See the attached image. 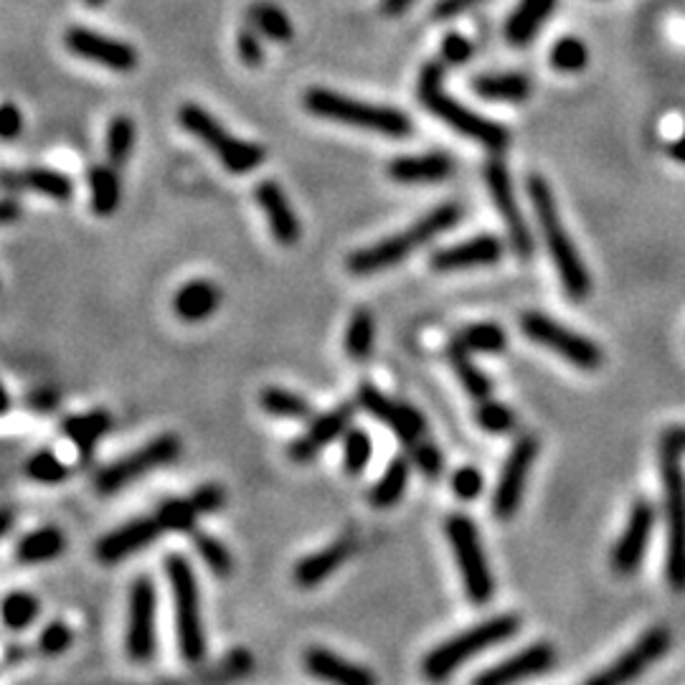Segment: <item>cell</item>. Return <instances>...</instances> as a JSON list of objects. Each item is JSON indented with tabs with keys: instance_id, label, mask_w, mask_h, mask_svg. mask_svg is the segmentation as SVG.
<instances>
[{
	"instance_id": "1",
	"label": "cell",
	"mask_w": 685,
	"mask_h": 685,
	"mask_svg": "<svg viewBox=\"0 0 685 685\" xmlns=\"http://www.w3.org/2000/svg\"><path fill=\"white\" fill-rule=\"evenodd\" d=\"M528 198L533 203V213L538 219L540 236H544L548 254L553 259L556 272H559L563 292H566L571 300H586V295L591 292V277L586 272V266L578 257V251L571 241V236L566 228H563V221L559 216V209H556L553 201V190L548 186V180L544 175H531L528 183Z\"/></svg>"
},
{
	"instance_id": "2",
	"label": "cell",
	"mask_w": 685,
	"mask_h": 685,
	"mask_svg": "<svg viewBox=\"0 0 685 685\" xmlns=\"http://www.w3.org/2000/svg\"><path fill=\"white\" fill-rule=\"evenodd\" d=\"M462 219V205L460 203H441L437 209L426 213L411 224L403 232L388 236V239L371 244V247L358 249L348 257V272L365 277V274H376L391 266L401 264L409 254H414L416 249H422L424 244H429L434 236H439L447 228L457 226V221Z\"/></svg>"
},
{
	"instance_id": "3",
	"label": "cell",
	"mask_w": 685,
	"mask_h": 685,
	"mask_svg": "<svg viewBox=\"0 0 685 685\" xmlns=\"http://www.w3.org/2000/svg\"><path fill=\"white\" fill-rule=\"evenodd\" d=\"M419 102L426 107L434 117L445 122L460 133L468 140L483 145L485 150L502 152L510 145V133L506 127L495 125V122L479 117L477 112L468 110V107L457 102L441 87V66L439 64H426L419 76Z\"/></svg>"
},
{
	"instance_id": "4",
	"label": "cell",
	"mask_w": 685,
	"mask_h": 685,
	"mask_svg": "<svg viewBox=\"0 0 685 685\" xmlns=\"http://www.w3.org/2000/svg\"><path fill=\"white\" fill-rule=\"evenodd\" d=\"M302 104L320 120L338 122V125L369 129L386 137H407L414 125H411L409 114H403L396 107L384 104H369L361 99L342 97L331 89H310L304 95Z\"/></svg>"
},
{
	"instance_id": "5",
	"label": "cell",
	"mask_w": 685,
	"mask_h": 685,
	"mask_svg": "<svg viewBox=\"0 0 685 685\" xmlns=\"http://www.w3.org/2000/svg\"><path fill=\"white\" fill-rule=\"evenodd\" d=\"M165 576L171 584L175 635L183 660L198 665L205 658V630L201 616V591H198L196 571L186 556L171 553L165 559Z\"/></svg>"
},
{
	"instance_id": "6",
	"label": "cell",
	"mask_w": 685,
	"mask_h": 685,
	"mask_svg": "<svg viewBox=\"0 0 685 685\" xmlns=\"http://www.w3.org/2000/svg\"><path fill=\"white\" fill-rule=\"evenodd\" d=\"M518 630H521V620H518L515 614L490 616V620L479 622L472 630L462 632V635L434 647L422 662L424 675L429 677V681H445V677L452 675L462 662H468L470 658H475V655L515 637Z\"/></svg>"
},
{
	"instance_id": "7",
	"label": "cell",
	"mask_w": 685,
	"mask_h": 685,
	"mask_svg": "<svg viewBox=\"0 0 685 685\" xmlns=\"http://www.w3.org/2000/svg\"><path fill=\"white\" fill-rule=\"evenodd\" d=\"M660 477L668 518L665 574L675 591H685V472L681 452L668 445L660 449Z\"/></svg>"
},
{
	"instance_id": "8",
	"label": "cell",
	"mask_w": 685,
	"mask_h": 685,
	"mask_svg": "<svg viewBox=\"0 0 685 685\" xmlns=\"http://www.w3.org/2000/svg\"><path fill=\"white\" fill-rule=\"evenodd\" d=\"M178 122L198 142H203L205 148L219 158V163L224 165L228 173L239 175L251 173L266 160V152L259 148V145L234 137L209 110H203V107L183 104L178 110Z\"/></svg>"
},
{
	"instance_id": "9",
	"label": "cell",
	"mask_w": 685,
	"mask_h": 685,
	"mask_svg": "<svg viewBox=\"0 0 685 685\" xmlns=\"http://www.w3.org/2000/svg\"><path fill=\"white\" fill-rule=\"evenodd\" d=\"M447 538L452 544L457 569H460V576L464 582V594L472 605L483 607L493 599V574L490 566H487L483 544H479L477 528L472 523V518L454 513L447 518Z\"/></svg>"
},
{
	"instance_id": "10",
	"label": "cell",
	"mask_w": 685,
	"mask_h": 685,
	"mask_svg": "<svg viewBox=\"0 0 685 685\" xmlns=\"http://www.w3.org/2000/svg\"><path fill=\"white\" fill-rule=\"evenodd\" d=\"M180 452H183V445L175 434H160V437L150 439L148 445L137 447L135 452L120 457L117 462L107 464V468L99 470L95 477L97 493L114 495V493L125 490V487L133 485L135 479H140L145 475H150V472L173 464L180 457Z\"/></svg>"
},
{
	"instance_id": "11",
	"label": "cell",
	"mask_w": 685,
	"mask_h": 685,
	"mask_svg": "<svg viewBox=\"0 0 685 685\" xmlns=\"http://www.w3.org/2000/svg\"><path fill=\"white\" fill-rule=\"evenodd\" d=\"M521 331L525 338L553 350L556 356H561L563 361L576 365V369L597 371L601 365V348L597 342L561 325L559 320L544 315V312H525L521 317Z\"/></svg>"
},
{
	"instance_id": "12",
	"label": "cell",
	"mask_w": 685,
	"mask_h": 685,
	"mask_svg": "<svg viewBox=\"0 0 685 685\" xmlns=\"http://www.w3.org/2000/svg\"><path fill=\"white\" fill-rule=\"evenodd\" d=\"M158 591L150 576H137L129 586L125 650L133 662H150L158 647Z\"/></svg>"
},
{
	"instance_id": "13",
	"label": "cell",
	"mask_w": 685,
	"mask_h": 685,
	"mask_svg": "<svg viewBox=\"0 0 685 685\" xmlns=\"http://www.w3.org/2000/svg\"><path fill=\"white\" fill-rule=\"evenodd\" d=\"M538 457V439L525 434L510 449L508 460L502 462L498 485H495L493 493V515L498 521H510L518 513L523 500L525 483H528L531 468Z\"/></svg>"
},
{
	"instance_id": "14",
	"label": "cell",
	"mask_w": 685,
	"mask_h": 685,
	"mask_svg": "<svg viewBox=\"0 0 685 685\" xmlns=\"http://www.w3.org/2000/svg\"><path fill=\"white\" fill-rule=\"evenodd\" d=\"M485 183L495 201V209H498L500 213L502 226H506L510 249L515 251L518 259L528 262V259L533 257V249H536V244H533L528 221L523 219L521 209H518L513 183H510V173H508V167L502 165V160H490V163L485 165Z\"/></svg>"
},
{
	"instance_id": "15",
	"label": "cell",
	"mask_w": 685,
	"mask_h": 685,
	"mask_svg": "<svg viewBox=\"0 0 685 685\" xmlns=\"http://www.w3.org/2000/svg\"><path fill=\"white\" fill-rule=\"evenodd\" d=\"M670 632L665 627L647 630L627 652H622L612 665L601 670V673L589 677V685H622L635 681L645 673L652 662H658L670 647Z\"/></svg>"
},
{
	"instance_id": "16",
	"label": "cell",
	"mask_w": 685,
	"mask_h": 685,
	"mask_svg": "<svg viewBox=\"0 0 685 685\" xmlns=\"http://www.w3.org/2000/svg\"><path fill=\"white\" fill-rule=\"evenodd\" d=\"M356 401H358V407H363L371 416H376L381 424H386L388 429H394L396 437H399L407 447H411L419 439H424V429H426L424 416L419 414L414 407H409V403H399V401L388 399L384 391H378V388L371 384L358 386Z\"/></svg>"
},
{
	"instance_id": "17",
	"label": "cell",
	"mask_w": 685,
	"mask_h": 685,
	"mask_svg": "<svg viewBox=\"0 0 685 685\" xmlns=\"http://www.w3.org/2000/svg\"><path fill=\"white\" fill-rule=\"evenodd\" d=\"M64 41L66 49L76 53L79 59L95 61L99 66L112 68V72H133L137 66V51L133 46L117 41V38L97 34V30L74 26L66 30Z\"/></svg>"
},
{
	"instance_id": "18",
	"label": "cell",
	"mask_w": 685,
	"mask_h": 685,
	"mask_svg": "<svg viewBox=\"0 0 685 685\" xmlns=\"http://www.w3.org/2000/svg\"><path fill=\"white\" fill-rule=\"evenodd\" d=\"M655 525V508L647 500H637L630 510L627 525H624L620 540L612 551V566L616 574H635L639 561L650 544Z\"/></svg>"
},
{
	"instance_id": "19",
	"label": "cell",
	"mask_w": 685,
	"mask_h": 685,
	"mask_svg": "<svg viewBox=\"0 0 685 685\" xmlns=\"http://www.w3.org/2000/svg\"><path fill=\"white\" fill-rule=\"evenodd\" d=\"M163 525H160L158 515L150 513L145 518H135L127 525H120L112 533L99 540L95 548V556L102 563H117L122 559H129V556L142 551V548L152 546L158 540V536H163Z\"/></svg>"
},
{
	"instance_id": "20",
	"label": "cell",
	"mask_w": 685,
	"mask_h": 685,
	"mask_svg": "<svg viewBox=\"0 0 685 685\" xmlns=\"http://www.w3.org/2000/svg\"><path fill=\"white\" fill-rule=\"evenodd\" d=\"M506 244L495 234H479L468 241L452 244V247L439 249L432 254V266L437 272H457V270H475V266L498 264Z\"/></svg>"
},
{
	"instance_id": "21",
	"label": "cell",
	"mask_w": 685,
	"mask_h": 685,
	"mask_svg": "<svg viewBox=\"0 0 685 685\" xmlns=\"http://www.w3.org/2000/svg\"><path fill=\"white\" fill-rule=\"evenodd\" d=\"M353 403H340V407H335L331 411H325V414H320L315 422H310V429L302 434V437H297L289 441L287 447V454L292 457L295 462H312L317 457V452L323 447L331 445L333 439H338L342 432L350 426V419H353Z\"/></svg>"
},
{
	"instance_id": "22",
	"label": "cell",
	"mask_w": 685,
	"mask_h": 685,
	"mask_svg": "<svg viewBox=\"0 0 685 685\" xmlns=\"http://www.w3.org/2000/svg\"><path fill=\"white\" fill-rule=\"evenodd\" d=\"M556 652L553 647L548 643H536L525 650L515 652L513 658L498 662L485 673H479L475 677L477 685H508V683H518L525 681V677H536L540 673H546L548 668L553 665Z\"/></svg>"
},
{
	"instance_id": "23",
	"label": "cell",
	"mask_w": 685,
	"mask_h": 685,
	"mask_svg": "<svg viewBox=\"0 0 685 685\" xmlns=\"http://www.w3.org/2000/svg\"><path fill=\"white\" fill-rule=\"evenodd\" d=\"M254 198L259 209L264 211L274 241L282 244V247H295L297 239H300V221H297L292 205L287 201V194L282 190L279 183L262 180L254 188Z\"/></svg>"
},
{
	"instance_id": "24",
	"label": "cell",
	"mask_w": 685,
	"mask_h": 685,
	"mask_svg": "<svg viewBox=\"0 0 685 685\" xmlns=\"http://www.w3.org/2000/svg\"><path fill=\"white\" fill-rule=\"evenodd\" d=\"M454 173V160L447 152H426V155H399L388 163L391 180L403 186H426L441 183Z\"/></svg>"
},
{
	"instance_id": "25",
	"label": "cell",
	"mask_w": 685,
	"mask_h": 685,
	"mask_svg": "<svg viewBox=\"0 0 685 685\" xmlns=\"http://www.w3.org/2000/svg\"><path fill=\"white\" fill-rule=\"evenodd\" d=\"M0 186L11 190H36V194L49 196L51 201L66 203L74 196V183L66 173L53 171V167H26V171H5L0 173Z\"/></svg>"
},
{
	"instance_id": "26",
	"label": "cell",
	"mask_w": 685,
	"mask_h": 685,
	"mask_svg": "<svg viewBox=\"0 0 685 685\" xmlns=\"http://www.w3.org/2000/svg\"><path fill=\"white\" fill-rule=\"evenodd\" d=\"M304 668H308L310 675L320 677V681H331L338 685H373V681H376L365 668L325 650V647H310L304 652Z\"/></svg>"
},
{
	"instance_id": "27",
	"label": "cell",
	"mask_w": 685,
	"mask_h": 685,
	"mask_svg": "<svg viewBox=\"0 0 685 685\" xmlns=\"http://www.w3.org/2000/svg\"><path fill=\"white\" fill-rule=\"evenodd\" d=\"M353 553V544L346 538L335 540V544L320 548V551L304 556V559L297 561V566L292 571L295 584L300 589H315L320 582H325L327 576L335 574L342 563H346L348 556Z\"/></svg>"
},
{
	"instance_id": "28",
	"label": "cell",
	"mask_w": 685,
	"mask_h": 685,
	"mask_svg": "<svg viewBox=\"0 0 685 685\" xmlns=\"http://www.w3.org/2000/svg\"><path fill=\"white\" fill-rule=\"evenodd\" d=\"M221 304V289L211 279H190L173 297V312L183 323H203Z\"/></svg>"
},
{
	"instance_id": "29",
	"label": "cell",
	"mask_w": 685,
	"mask_h": 685,
	"mask_svg": "<svg viewBox=\"0 0 685 685\" xmlns=\"http://www.w3.org/2000/svg\"><path fill=\"white\" fill-rule=\"evenodd\" d=\"M556 0H521L506 23V38L513 46H528L536 38L538 28L553 13Z\"/></svg>"
},
{
	"instance_id": "30",
	"label": "cell",
	"mask_w": 685,
	"mask_h": 685,
	"mask_svg": "<svg viewBox=\"0 0 685 685\" xmlns=\"http://www.w3.org/2000/svg\"><path fill=\"white\" fill-rule=\"evenodd\" d=\"M477 97L487 102H506V104H521L531 97V79L525 74L508 72V74H479L472 82Z\"/></svg>"
},
{
	"instance_id": "31",
	"label": "cell",
	"mask_w": 685,
	"mask_h": 685,
	"mask_svg": "<svg viewBox=\"0 0 685 685\" xmlns=\"http://www.w3.org/2000/svg\"><path fill=\"white\" fill-rule=\"evenodd\" d=\"M61 429H64V437L72 441L82 454H89L91 449L97 447V441L112 429V416L110 411L104 409H91L87 414L66 416Z\"/></svg>"
},
{
	"instance_id": "32",
	"label": "cell",
	"mask_w": 685,
	"mask_h": 685,
	"mask_svg": "<svg viewBox=\"0 0 685 685\" xmlns=\"http://www.w3.org/2000/svg\"><path fill=\"white\" fill-rule=\"evenodd\" d=\"M66 548V536L64 531L57 528V525H43V528H36L26 533L15 546V559L21 563H46L59 559Z\"/></svg>"
},
{
	"instance_id": "33",
	"label": "cell",
	"mask_w": 685,
	"mask_h": 685,
	"mask_svg": "<svg viewBox=\"0 0 685 685\" xmlns=\"http://www.w3.org/2000/svg\"><path fill=\"white\" fill-rule=\"evenodd\" d=\"M91 211L97 216H112L122 203V180L114 165H95L89 171Z\"/></svg>"
},
{
	"instance_id": "34",
	"label": "cell",
	"mask_w": 685,
	"mask_h": 685,
	"mask_svg": "<svg viewBox=\"0 0 685 685\" xmlns=\"http://www.w3.org/2000/svg\"><path fill=\"white\" fill-rule=\"evenodd\" d=\"M409 485V462L403 457H396V460L388 464L384 470V475L378 477V483L371 487L369 500L373 508L384 510V508H394L396 502L403 498Z\"/></svg>"
},
{
	"instance_id": "35",
	"label": "cell",
	"mask_w": 685,
	"mask_h": 685,
	"mask_svg": "<svg viewBox=\"0 0 685 685\" xmlns=\"http://www.w3.org/2000/svg\"><path fill=\"white\" fill-rule=\"evenodd\" d=\"M346 353L350 361L363 363L369 361L373 353V346H376V323H373V315L369 310H356L353 317L346 327Z\"/></svg>"
},
{
	"instance_id": "36",
	"label": "cell",
	"mask_w": 685,
	"mask_h": 685,
	"mask_svg": "<svg viewBox=\"0 0 685 685\" xmlns=\"http://www.w3.org/2000/svg\"><path fill=\"white\" fill-rule=\"evenodd\" d=\"M454 342L470 353H502L508 348V335L498 323H475L462 327Z\"/></svg>"
},
{
	"instance_id": "37",
	"label": "cell",
	"mask_w": 685,
	"mask_h": 685,
	"mask_svg": "<svg viewBox=\"0 0 685 685\" xmlns=\"http://www.w3.org/2000/svg\"><path fill=\"white\" fill-rule=\"evenodd\" d=\"M38 614H41V605L28 591H11L0 601V622L11 632L28 630Z\"/></svg>"
},
{
	"instance_id": "38",
	"label": "cell",
	"mask_w": 685,
	"mask_h": 685,
	"mask_svg": "<svg viewBox=\"0 0 685 685\" xmlns=\"http://www.w3.org/2000/svg\"><path fill=\"white\" fill-rule=\"evenodd\" d=\"M259 403H262V409L272 416L300 419V422H304V419H312L310 401L302 399L300 394L287 391V388H279V386L264 388V391L259 394Z\"/></svg>"
},
{
	"instance_id": "39",
	"label": "cell",
	"mask_w": 685,
	"mask_h": 685,
	"mask_svg": "<svg viewBox=\"0 0 685 685\" xmlns=\"http://www.w3.org/2000/svg\"><path fill=\"white\" fill-rule=\"evenodd\" d=\"M449 363H452L457 378H460L464 391H468L472 399H485V396H490L493 381L472 363L470 350H464L457 346V342H452V346H449Z\"/></svg>"
},
{
	"instance_id": "40",
	"label": "cell",
	"mask_w": 685,
	"mask_h": 685,
	"mask_svg": "<svg viewBox=\"0 0 685 685\" xmlns=\"http://www.w3.org/2000/svg\"><path fill=\"white\" fill-rule=\"evenodd\" d=\"M249 21L259 34L272 38L277 43L292 41V23H289L287 13L274 3H254L249 8Z\"/></svg>"
},
{
	"instance_id": "41",
	"label": "cell",
	"mask_w": 685,
	"mask_h": 685,
	"mask_svg": "<svg viewBox=\"0 0 685 685\" xmlns=\"http://www.w3.org/2000/svg\"><path fill=\"white\" fill-rule=\"evenodd\" d=\"M135 148V122L125 117V114H117L107 127V158H110V165L120 167L127 165L129 155H133Z\"/></svg>"
},
{
	"instance_id": "42",
	"label": "cell",
	"mask_w": 685,
	"mask_h": 685,
	"mask_svg": "<svg viewBox=\"0 0 685 685\" xmlns=\"http://www.w3.org/2000/svg\"><path fill=\"white\" fill-rule=\"evenodd\" d=\"M165 533H190L196 528L198 510L190 498H171L152 510Z\"/></svg>"
},
{
	"instance_id": "43",
	"label": "cell",
	"mask_w": 685,
	"mask_h": 685,
	"mask_svg": "<svg viewBox=\"0 0 685 685\" xmlns=\"http://www.w3.org/2000/svg\"><path fill=\"white\" fill-rule=\"evenodd\" d=\"M371 452L373 445L369 432L356 429V426L342 432V470H346L348 475H361V472L369 468Z\"/></svg>"
},
{
	"instance_id": "44",
	"label": "cell",
	"mask_w": 685,
	"mask_h": 685,
	"mask_svg": "<svg viewBox=\"0 0 685 685\" xmlns=\"http://www.w3.org/2000/svg\"><path fill=\"white\" fill-rule=\"evenodd\" d=\"M548 59H551V66L556 68V72L574 74V72H582V68L589 64V49H586V43L582 41V38L563 36L553 43L551 57Z\"/></svg>"
},
{
	"instance_id": "45",
	"label": "cell",
	"mask_w": 685,
	"mask_h": 685,
	"mask_svg": "<svg viewBox=\"0 0 685 685\" xmlns=\"http://www.w3.org/2000/svg\"><path fill=\"white\" fill-rule=\"evenodd\" d=\"M26 475L34 483L41 485H59L68 477V464L53 452V449H38V452L26 462Z\"/></svg>"
},
{
	"instance_id": "46",
	"label": "cell",
	"mask_w": 685,
	"mask_h": 685,
	"mask_svg": "<svg viewBox=\"0 0 685 685\" xmlns=\"http://www.w3.org/2000/svg\"><path fill=\"white\" fill-rule=\"evenodd\" d=\"M475 422L479 429H485L487 434H508V432H513V426H515V414H513V409L506 407V403L485 396V399H477Z\"/></svg>"
},
{
	"instance_id": "47",
	"label": "cell",
	"mask_w": 685,
	"mask_h": 685,
	"mask_svg": "<svg viewBox=\"0 0 685 685\" xmlns=\"http://www.w3.org/2000/svg\"><path fill=\"white\" fill-rule=\"evenodd\" d=\"M194 546L198 556H201L205 566L211 569V574L216 576H228L234 571V559H232V551L221 544L219 538L209 536V533H194Z\"/></svg>"
},
{
	"instance_id": "48",
	"label": "cell",
	"mask_w": 685,
	"mask_h": 685,
	"mask_svg": "<svg viewBox=\"0 0 685 685\" xmlns=\"http://www.w3.org/2000/svg\"><path fill=\"white\" fill-rule=\"evenodd\" d=\"M72 643H74L72 627H68L66 622L53 620L46 624L41 635H38V652L46 655V658H57V655L66 652Z\"/></svg>"
},
{
	"instance_id": "49",
	"label": "cell",
	"mask_w": 685,
	"mask_h": 685,
	"mask_svg": "<svg viewBox=\"0 0 685 685\" xmlns=\"http://www.w3.org/2000/svg\"><path fill=\"white\" fill-rule=\"evenodd\" d=\"M483 472H479L477 468H472V464H464V468H460L452 475V490L460 500H475L479 493H483Z\"/></svg>"
},
{
	"instance_id": "50",
	"label": "cell",
	"mask_w": 685,
	"mask_h": 685,
	"mask_svg": "<svg viewBox=\"0 0 685 685\" xmlns=\"http://www.w3.org/2000/svg\"><path fill=\"white\" fill-rule=\"evenodd\" d=\"M409 449H411V462L416 464L422 475H426V477H437L439 475V472H441V454H439V449L434 447L429 439H419Z\"/></svg>"
},
{
	"instance_id": "51",
	"label": "cell",
	"mask_w": 685,
	"mask_h": 685,
	"mask_svg": "<svg viewBox=\"0 0 685 685\" xmlns=\"http://www.w3.org/2000/svg\"><path fill=\"white\" fill-rule=\"evenodd\" d=\"M190 502H194V508L198 510V515H205V513H216V510L224 508L226 502V490L216 483H205L201 487H196L194 493L188 495Z\"/></svg>"
},
{
	"instance_id": "52",
	"label": "cell",
	"mask_w": 685,
	"mask_h": 685,
	"mask_svg": "<svg viewBox=\"0 0 685 685\" xmlns=\"http://www.w3.org/2000/svg\"><path fill=\"white\" fill-rule=\"evenodd\" d=\"M236 51H239V59L247 66H259L264 61V49L259 36L251 28H241L239 36H236Z\"/></svg>"
},
{
	"instance_id": "53",
	"label": "cell",
	"mask_w": 685,
	"mask_h": 685,
	"mask_svg": "<svg viewBox=\"0 0 685 685\" xmlns=\"http://www.w3.org/2000/svg\"><path fill=\"white\" fill-rule=\"evenodd\" d=\"M472 51H475L472 49V43L460 34H447L439 49L441 59H445L447 64H464V61L472 59Z\"/></svg>"
},
{
	"instance_id": "54",
	"label": "cell",
	"mask_w": 685,
	"mask_h": 685,
	"mask_svg": "<svg viewBox=\"0 0 685 685\" xmlns=\"http://www.w3.org/2000/svg\"><path fill=\"white\" fill-rule=\"evenodd\" d=\"M21 133H23V112L11 102L0 104V140L11 142Z\"/></svg>"
},
{
	"instance_id": "55",
	"label": "cell",
	"mask_w": 685,
	"mask_h": 685,
	"mask_svg": "<svg viewBox=\"0 0 685 685\" xmlns=\"http://www.w3.org/2000/svg\"><path fill=\"white\" fill-rule=\"evenodd\" d=\"M477 3H483V0H439V3L434 5V18L437 21L454 18V15L464 13L468 8H475Z\"/></svg>"
},
{
	"instance_id": "56",
	"label": "cell",
	"mask_w": 685,
	"mask_h": 685,
	"mask_svg": "<svg viewBox=\"0 0 685 685\" xmlns=\"http://www.w3.org/2000/svg\"><path fill=\"white\" fill-rule=\"evenodd\" d=\"M21 219V205L13 198H0V226L15 224Z\"/></svg>"
},
{
	"instance_id": "57",
	"label": "cell",
	"mask_w": 685,
	"mask_h": 685,
	"mask_svg": "<svg viewBox=\"0 0 685 685\" xmlns=\"http://www.w3.org/2000/svg\"><path fill=\"white\" fill-rule=\"evenodd\" d=\"M662 445L673 447L683 454L685 452V426H673V429L665 434V439H662Z\"/></svg>"
},
{
	"instance_id": "58",
	"label": "cell",
	"mask_w": 685,
	"mask_h": 685,
	"mask_svg": "<svg viewBox=\"0 0 685 685\" xmlns=\"http://www.w3.org/2000/svg\"><path fill=\"white\" fill-rule=\"evenodd\" d=\"M13 523H15V510L8 506L0 508V540L8 536V531L13 528Z\"/></svg>"
},
{
	"instance_id": "59",
	"label": "cell",
	"mask_w": 685,
	"mask_h": 685,
	"mask_svg": "<svg viewBox=\"0 0 685 685\" xmlns=\"http://www.w3.org/2000/svg\"><path fill=\"white\" fill-rule=\"evenodd\" d=\"M668 155L673 158L675 163L685 165V129H683V135L677 137L675 142H670V145H668Z\"/></svg>"
},
{
	"instance_id": "60",
	"label": "cell",
	"mask_w": 685,
	"mask_h": 685,
	"mask_svg": "<svg viewBox=\"0 0 685 685\" xmlns=\"http://www.w3.org/2000/svg\"><path fill=\"white\" fill-rule=\"evenodd\" d=\"M416 0H384V13L388 15H399L407 11V8L414 5Z\"/></svg>"
},
{
	"instance_id": "61",
	"label": "cell",
	"mask_w": 685,
	"mask_h": 685,
	"mask_svg": "<svg viewBox=\"0 0 685 685\" xmlns=\"http://www.w3.org/2000/svg\"><path fill=\"white\" fill-rule=\"evenodd\" d=\"M28 658V650L26 647H21V645H11L5 650V660L8 662H18V660H26Z\"/></svg>"
},
{
	"instance_id": "62",
	"label": "cell",
	"mask_w": 685,
	"mask_h": 685,
	"mask_svg": "<svg viewBox=\"0 0 685 685\" xmlns=\"http://www.w3.org/2000/svg\"><path fill=\"white\" fill-rule=\"evenodd\" d=\"M11 409V396H8V391H5V386L0 384V414H5V411Z\"/></svg>"
},
{
	"instance_id": "63",
	"label": "cell",
	"mask_w": 685,
	"mask_h": 685,
	"mask_svg": "<svg viewBox=\"0 0 685 685\" xmlns=\"http://www.w3.org/2000/svg\"><path fill=\"white\" fill-rule=\"evenodd\" d=\"M84 3H87V5H91V8H97V5H102V3H107V0H84Z\"/></svg>"
}]
</instances>
